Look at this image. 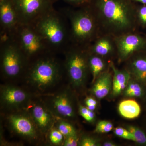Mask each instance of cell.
<instances>
[{"mask_svg": "<svg viewBox=\"0 0 146 146\" xmlns=\"http://www.w3.org/2000/svg\"><path fill=\"white\" fill-rule=\"evenodd\" d=\"M98 26L116 37L133 32L136 10L131 0H92L89 4Z\"/></svg>", "mask_w": 146, "mask_h": 146, "instance_id": "1", "label": "cell"}, {"mask_svg": "<svg viewBox=\"0 0 146 146\" xmlns=\"http://www.w3.org/2000/svg\"><path fill=\"white\" fill-rule=\"evenodd\" d=\"M54 54L30 62L24 74L27 82L36 91L44 92L54 86L62 77L64 65Z\"/></svg>", "mask_w": 146, "mask_h": 146, "instance_id": "2", "label": "cell"}, {"mask_svg": "<svg viewBox=\"0 0 146 146\" xmlns=\"http://www.w3.org/2000/svg\"><path fill=\"white\" fill-rule=\"evenodd\" d=\"M64 17L62 12L54 8L32 25L54 54L63 53L70 44V29Z\"/></svg>", "mask_w": 146, "mask_h": 146, "instance_id": "3", "label": "cell"}, {"mask_svg": "<svg viewBox=\"0 0 146 146\" xmlns=\"http://www.w3.org/2000/svg\"><path fill=\"white\" fill-rule=\"evenodd\" d=\"M61 12L70 21V44L88 46L98 29L96 19L89 5L74 10L63 8Z\"/></svg>", "mask_w": 146, "mask_h": 146, "instance_id": "4", "label": "cell"}, {"mask_svg": "<svg viewBox=\"0 0 146 146\" xmlns=\"http://www.w3.org/2000/svg\"><path fill=\"white\" fill-rule=\"evenodd\" d=\"M6 36L13 39L29 63L43 56L53 54L33 25L20 24L12 34Z\"/></svg>", "mask_w": 146, "mask_h": 146, "instance_id": "5", "label": "cell"}, {"mask_svg": "<svg viewBox=\"0 0 146 146\" xmlns=\"http://www.w3.org/2000/svg\"><path fill=\"white\" fill-rule=\"evenodd\" d=\"M88 46L70 44L65 49L64 70L73 87H82L89 72Z\"/></svg>", "mask_w": 146, "mask_h": 146, "instance_id": "6", "label": "cell"}, {"mask_svg": "<svg viewBox=\"0 0 146 146\" xmlns=\"http://www.w3.org/2000/svg\"><path fill=\"white\" fill-rule=\"evenodd\" d=\"M1 69L2 74L8 79L24 75L29 63L14 41L8 36H1Z\"/></svg>", "mask_w": 146, "mask_h": 146, "instance_id": "7", "label": "cell"}, {"mask_svg": "<svg viewBox=\"0 0 146 146\" xmlns=\"http://www.w3.org/2000/svg\"><path fill=\"white\" fill-rule=\"evenodd\" d=\"M19 24L32 25L42 16L54 9L57 0H11Z\"/></svg>", "mask_w": 146, "mask_h": 146, "instance_id": "8", "label": "cell"}, {"mask_svg": "<svg viewBox=\"0 0 146 146\" xmlns=\"http://www.w3.org/2000/svg\"><path fill=\"white\" fill-rule=\"evenodd\" d=\"M71 92L68 89H63L50 95L44 103L58 119L68 120L75 116L74 100Z\"/></svg>", "mask_w": 146, "mask_h": 146, "instance_id": "9", "label": "cell"}, {"mask_svg": "<svg viewBox=\"0 0 146 146\" xmlns=\"http://www.w3.org/2000/svg\"><path fill=\"white\" fill-rule=\"evenodd\" d=\"M11 130L19 136L30 141L37 140L40 133L28 112L25 109L15 111L7 118Z\"/></svg>", "mask_w": 146, "mask_h": 146, "instance_id": "10", "label": "cell"}, {"mask_svg": "<svg viewBox=\"0 0 146 146\" xmlns=\"http://www.w3.org/2000/svg\"><path fill=\"white\" fill-rule=\"evenodd\" d=\"M25 109L28 112L39 132H50L56 124V117L44 103L31 100Z\"/></svg>", "mask_w": 146, "mask_h": 146, "instance_id": "11", "label": "cell"}, {"mask_svg": "<svg viewBox=\"0 0 146 146\" xmlns=\"http://www.w3.org/2000/svg\"><path fill=\"white\" fill-rule=\"evenodd\" d=\"M31 100L29 94L21 88L11 85L1 86V104L7 109L14 111L25 109Z\"/></svg>", "mask_w": 146, "mask_h": 146, "instance_id": "12", "label": "cell"}, {"mask_svg": "<svg viewBox=\"0 0 146 146\" xmlns=\"http://www.w3.org/2000/svg\"><path fill=\"white\" fill-rule=\"evenodd\" d=\"M116 49L120 60H125L134 53L145 47L146 41L143 37L132 32L114 37Z\"/></svg>", "mask_w": 146, "mask_h": 146, "instance_id": "13", "label": "cell"}, {"mask_svg": "<svg viewBox=\"0 0 146 146\" xmlns=\"http://www.w3.org/2000/svg\"><path fill=\"white\" fill-rule=\"evenodd\" d=\"M20 25L15 7L11 0L0 2L1 36H9Z\"/></svg>", "mask_w": 146, "mask_h": 146, "instance_id": "14", "label": "cell"}, {"mask_svg": "<svg viewBox=\"0 0 146 146\" xmlns=\"http://www.w3.org/2000/svg\"><path fill=\"white\" fill-rule=\"evenodd\" d=\"M111 36L106 35L97 39L93 45L88 46L89 52L102 57L112 54L116 46L114 39Z\"/></svg>", "mask_w": 146, "mask_h": 146, "instance_id": "15", "label": "cell"}, {"mask_svg": "<svg viewBox=\"0 0 146 146\" xmlns=\"http://www.w3.org/2000/svg\"><path fill=\"white\" fill-rule=\"evenodd\" d=\"M112 74L109 72H103L94 83L92 94L98 99H102L109 94L112 86Z\"/></svg>", "mask_w": 146, "mask_h": 146, "instance_id": "16", "label": "cell"}, {"mask_svg": "<svg viewBox=\"0 0 146 146\" xmlns=\"http://www.w3.org/2000/svg\"><path fill=\"white\" fill-rule=\"evenodd\" d=\"M110 66L113 72L112 94L117 96L125 89L131 80V74L127 71L119 70L113 62H111Z\"/></svg>", "mask_w": 146, "mask_h": 146, "instance_id": "17", "label": "cell"}, {"mask_svg": "<svg viewBox=\"0 0 146 146\" xmlns=\"http://www.w3.org/2000/svg\"><path fill=\"white\" fill-rule=\"evenodd\" d=\"M119 112L123 117L128 119L137 118L141 112V108L138 102L134 100H127L120 103Z\"/></svg>", "mask_w": 146, "mask_h": 146, "instance_id": "18", "label": "cell"}, {"mask_svg": "<svg viewBox=\"0 0 146 146\" xmlns=\"http://www.w3.org/2000/svg\"><path fill=\"white\" fill-rule=\"evenodd\" d=\"M130 74H132L136 81L146 84V58L137 57L131 62Z\"/></svg>", "mask_w": 146, "mask_h": 146, "instance_id": "19", "label": "cell"}, {"mask_svg": "<svg viewBox=\"0 0 146 146\" xmlns=\"http://www.w3.org/2000/svg\"><path fill=\"white\" fill-rule=\"evenodd\" d=\"M88 64L89 71L92 74L93 77L92 82L94 83L98 77L104 70L105 63L102 57L89 52Z\"/></svg>", "mask_w": 146, "mask_h": 146, "instance_id": "20", "label": "cell"}, {"mask_svg": "<svg viewBox=\"0 0 146 146\" xmlns=\"http://www.w3.org/2000/svg\"><path fill=\"white\" fill-rule=\"evenodd\" d=\"M125 96L133 98H142L145 94V90L141 83L130 80L124 91Z\"/></svg>", "mask_w": 146, "mask_h": 146, "instance_id": "21", "label": "cell"}, {"mask_svg": "<svg viewBox=\"0 0 146 146\" xmlns=\"http://www.w3.org/2000/svg\"><path fill=\"white\" fill-rule=\"evenodd\" d=\"M56 123V128L63 134L64 137L77 135L75 128L67 120L59 119Z\"/></svg>", "mask_w": 146, "mask_h": 146, "instance_id": "22", "label": "cell"}, {"mask_svg": "<svg viewBox=\"0 0 146 146\" xmlns=\"http://www.w3.org/2000/svg\"><path fill=\"white\" fill-rule=\"evenodd\" d=\"M127 129L133 135L134 142L140 145H146V134L142 129L132 125L128 126Z\"/></svg>", "mask_w": 146, "mask_h": 146, "instance_id": "23", "label": "cell"}, {"mask_svg": "<svg viewBox=\"0 0 146 146\" xmlns=\"http://www.w3.org/2000/svg\"><path fill=\"white\" fill-rule=\"evenodd\" d=\"M65 138L63 134L57 129H51L49 132L50 141L53 145H60L63 143V141Z\"/></svg>", "mask_w": 146, "mask_h": 146, "instance_id": "24", "label": "cell"}, {"mask_svg": "<svg viewBox=\"0 0 146 146\" xmlns=\"http://www.w3.org/2000/svg\"><path fill=\"white\" fill-rule=\"evenodd\" d=\"M78 112L80 116L88 122H93L95 120L96 115L94 111L89 110L82 105H79Z\"/></svg>", "mask_w": 146, "mask_h": 146, "instance_id": "25", "label": "cell"}, {"mask_svg": "<svg viewBox=\"0 0 146 146\" xmlns=\"http://www.w3.org/2000/svg\"><path fill=\"white\" fill-rule=\"evenodd\" d=\"M113 129L112 123L107 121H100L97 124L95 131L97 133H105L110 132Z\"/></svg>", "mask_w": 146, "mask_h": 146, "instance_id": "26", "label": "cell"}, {"mask_svg": "<svg viewBox=\"0 0 146 146\" xmlns=\"http://www.w3.org/2000/svg\"><path fill=\"white\" fill-rule=\"evenodd\" d=\"M113 131L116 136L124 139L133 141V135L127 129L123 127H117L114 129Z\"/></svg>", "mask_w": 146, "mask_h": 146, "instance_id": "27", "label": "cell"}, {"mask_svg": "<svg viewBox=\"0 0 146 146\" xmlns=\"http://www.w3.org/2000/svg\"><path fill=\"white\" fill-rule=\"evenodd\" d=\"M81 146H98L99 144L96 139L90 136H84L79 143Z\"/></svg>", "mask_w": 146, "mask_h": 146, "instance_id": "28", "label": "cell"}, {"mask_svg": "<svg viewBox=\"0 0 146 146\" xmlns=\"http://www.w3.org/2000/svg\"><path fill=\"white\" fill-rule=\"evenodd\" d=\"M136 16L142 25H146V5L140 7L136 10Z\"/></svg>", "mask_w": 146, "mask_h": 146, "instance_id": "29", "label": "cell"}, {"mask_svg": "<svg viewBox=\"0 0 146 146\" xmlns=\"http://www.w3.org/2000/svg\"><path fill=\"white\" fill-rule=\"evenodd\" d=\"M79 140L77 135L65 137L63 143L64 146H76L78 145Z\"/></svg>", "mask_w": 146, "mask_h": 146, "instance_id": "30", "label": "cell"}, {"mask_svg": "<svg viewBox=\"0 0 146 146\" xmlns=\"http://www.w3.org/2000/svg\"><path fill=\"white\" fill-rule=\"evenodd\" d=\"M62 1L73 6L82 7L90 4L92 0H62Z\"/></svg>", "mask_w": 146, "mask_h": 146, "instance_id": "31", "label": "cell"}, {"mask_svg": "<svg viewBox=\"0 0 146 146\" xmlns=\"http://www.w3.org/2000/svg\"><path fill=\"white\" fill-rule=\"evenodd\" d=\"M85 104L86 106L89 105H97L96 100L92 97H88L86 98L85 101Z\"/></svg>", "mask_w": 146, "mask_h": 146, "instance_id": "32", "label": "cell"}, {"mask_svg": "<svg viewBox=\"0 0 146 146\" xmlns=\"http://www.w3.org/2000/svg\"><path fill=\"white\" fill-rule=\"evenodd\" d=\"M103 145L104 146H117L116 144L111 141H106L103 143Z\"/></svg>", "mask_w": 146, "mask_h": 146, "instance_id": "33", "label": "cell"}, {"mask_svg": "<svg viewBox=\"0 0 146 146\" xmlns=\"http://www.w3.org/2000/svg\"><path fill=\"white\" fill-rule=\"evenodd\" d=\"M131 1L134 2H138L141 3L143 4L146 5V0H131Z\"/></svg>", "mask_w": 146, "mask_h": 146, "instance_id": "34", "label": "cell"}, {"mask_svg": "<svg viewBox=\"0 0 146 146\" xmlns=\"http://www.w3.org/2000/svg\"><path fill=\"white\" fill-rule=\"evenodd\" d=\"M5 1H6V0H0V2H2Z\"/></svg>", "mask_w": 146, "mask_h": 146, "instance_id": "35", "label": "cell"}]
</instances>
